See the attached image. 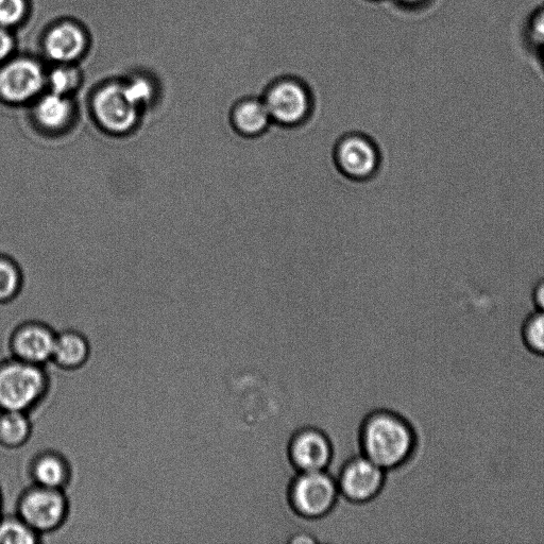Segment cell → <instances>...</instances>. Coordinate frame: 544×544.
<instances>
[{
  "label": "cell",
  "instance_id": "obj_1",
  "mask_svg": "<svg viewBox=\"0 0 544 544\" xmlns=\"http://www.w3.org/2000/svg\"><path fill=\"white\" fill-rule=\"evenodd\" d=\"M416 446L412 424L395 412H373L362 424L361 453L385 471L398 469L410 461Z\"/></svg>",
  "mask_w": 544,
  "mask_h": 544
},
{
  "label": "cell",
  "instance_id": "obj_2",
  "mask_svg": "<svg viewBox=\"0 0 544 544\" xmlns=\"http://www.w3.org/2000/svg\"><path fill=\"white\" fill-rule=\"evenodd\" d=\"M49 389V373L43 366L12 359L0 365V412L31 414Z\"/></svg>",
  "mask_w": 544,
  "mask_h": 544
},
{
  "label": "cell",
  "instance_id": "obj_3",
  "mask_svg": "<svg viewBox=\"0 0 544 544\" xmlns=\"http://www.w3.org/2000/svg\"><path fill=\"white\" fill-rule=\"evenodd\" d=\"M332 163L338 175L349 182H368L378 176L383 155L371 135L351 131L339 136L332 149Z\"/></svg>",
  "mask_w": 544,
  "mask_h": 544
},
{
  "label": "cell",
  "instance_id": "obj_4",
  "mask_svg": "<svg viewBox=\"0 0 544 544\" xmlns=\"http://www.w3.org/2000/svg\"><path fill=\"white\" fill-rule=\"evenodd\" d=\"M288 500L294 513L305 521L306 529V523L325 518L335 508L339 500L337 481L328 470L298 472L289 486Z\"/></svg>",
  "mask_w": 544,
  "mask_h": 544
},
{
  "label": "cell",
  "instance_id": "obj_5",
  "mask_svg": "<svg viewBox=\"0 0 544 544\" xmlns=\"http://www.w3.org/2000/svg\"><path fill=\"white\" fill-rule=\"evenodd\" d=\"M67 515L64 491L38 485H32L23 493L16 508V516L41 537V543L61 529Z\"/></svg>",
  "mask_w": 544,
  "mask_h": 544
},
{
  "label": "cell",
  "instance_id": "obj_6",
  "mask_svg": "<svg viewBox=\"0 0 544 544\" xmlns=\"http://www.w3.org/2000/svg\"><path fill=\"white\" fill-rule=\"evenodd\" d=\"M141 108L128 96L124 83H109L92 100L97 127L112 136H126L138 127Z\"/></svg>",
  "mask_w": 544,
  "mask_h": 544
},
{
  "label": "cell",
  "instance_id": "obj_7",
  "mask_svg": "<svg viewBox=\"0 0 544 544\" xmlns=\"http://www.w3.org/2000/svg\"><path fill=\"white\" fill-rule=\"evenodd\" d=\"M264 104L274 126L294 130L305 126L312 116V99L301 84L283 81L265 95Z\"/></svg>",
  "mask_w": 544,
  "mask_h": 544
},
{
  "label": "cell",
  "instance_id": "obj_8",
  "mask_svg": "<svg viewBox=\"0 0 544 544\" xmlns=\"http://www.w3.org/2000/svg\"><path fill=\"white\" fill-rule=\"evenodd\" d=\"M386 471L363 454L354 456L336 476L339 501L365 504L379 496Z\"/></svg>",
  "mask_w": 544,
  "mask_h": 544
},
{
  "label": "cell",
  "instance_id": "obj_9",
  "mask_svg": "<svg viewBox=\"0 0 544 544\" xmlns=\"http://www.w3.org/2000/svg\"><path fill=\"white\" fill-rule=\"evenodd\" d=\"M288 457L297 473L329 470L333 461L332 442L318 428L300 429L289 441Z\"/></svg>",
  "mask_w": 544,
  "mask_h": 544
},
{
  "label": "cell",
  "instance_id": "obj_10",
  "mask_svg": "<svg viewBox=\"0 0 544 544\" xmlns=\"http://www.w3.org/2000/svg\"><path fill=\"white\" fill-rule=\"evenodd\" d=\"M57 333L40 321H27L12 336L14 359L33 365H48L53 360Z\"/></svg>",
  "mask_w": 544,
  "mask_h": 544
},
{
  "label": "cell",
  "instance_id": "obj_11",
  "mask_svg": "<svg viewBox=\"0 0 544 544\" xmlns=\"http://www.w3.org/2000/svg\"><path fill=\"white\" fill-rule=\"evenodd\" d=\"M44 84L39 64L27 59L16 60L0 72V97L10 104H25L40 94Z\"/></svg>",
  "mask_w": 544,
  "mask_h": 544
},
{
  "label": "cell",
  "instance_id": "obj_12",
  "mask_svg": "<svg viewBox=\"0 0 544 544\" xmlns=\"http://www.w3.org/2000/svg\"><path fill=\"white\" fill-rule=\"evenodd\" d=\"M33 123L47 135H62L73 127L76 110L68 96L49 92L32 111Z\"/></svg>",
  "mask_w": 544,
  "mask_h": 544
},
{
  "label": "cell",
  "instance_id": "obj_13",
  "mask_svg": "<svg viewBox=\"0 0 544 544\" xmlns=\"http://www.w3.org/2000/svg\"><path fill=\"white\" fill-rule=\"evenodd\" d=\"M229 124L235 135L244 140L261 139L274 126L264 101L255 98L238 102L230 112Z\"/></svg>",
  "mask_w": 544,
  "mask_h": 544
},
{
  "label": "cell",
  "instance_id": "obj_14",
  "mask_svg": "<svg viewBox=\"0 0 544 544\" xmlns=\"http://www.w3.org/2000/svg\"><path fill=\"white\" fill-rule=\"evenodd\" d=\"M91 359L89 339L76 330H65L57 334L53 363L56 367L70 372H78L88 365Z\"/></svg>",
  "mask_w": 544,
  "mask_h": 544
},
{
  "label": "cell",
  "instance_id": "obj_15",
  "mask_svg": "<svg viewBox=\"0 0 544 544\" xmlns=\"http://www.w3.org/2000/svg\"><path fill=\"white\" fill-rule=\"evenodd\" d=\"M30 475L33 485L64 491L70 484L72 472L61 454L46 451L33 459Z\"/></svg>",
  "mask_w": 544,
  "mask_h": 544
},
{
  "label": "cell",
  "instance_id": "obj_16",
  "mask_svg": "<svg viewBox=\"0 0 544 544\" xmlns=\"http://www.w3.org/2000/svg\"><path fill=\"white\" fill-rule=\"evenodd\" d=\"M45 46L51 59L71 62L82 54L85 46L84 34L73 24H61L48 33Z\"/></svg>",
  "mask_w": 544,
  "mask_h": 544
},
{
  "label": "cell",
  "instance_id": "obj_17",
  "mask_svg": "<svg viewBox=\"0 0 544 544\" xmlns=\"http://www.w3.org/2000/svg\"><path fill=\"white\" fill-rule=\"evenodd\" d=\"M32 432L33 424L28 414L22 412L0 413V445L8 450L20 452L29 473L25 450Z\"/></svg>",
  "mask_w": 544,
  "mask_h": 544
},
{
  "label": "cell",
  "instance_id": "obj_18",
  "mask_svg": "<svg viewBox=\"0 0 544 544\" xmlns=\"http://www.w3.org/2000/svg\"><path fill=\"white\" fill-rule=\"evenodd\" d=\"M0 543L3 544H36L41 537L17 516L0 518Z\"/></svg>",
  "mask_w": 544,
  "mask_h": 544
},
{
  "label": "cell",
  "instance_id": "obj_19",
  "mask_svg": "<svg viewBox=\"0 0 544 544\" xmlns=\"http://www.w3.org/2000/svg\"><path fill=\"white\" fill-rule=\"evenodd\" d=\"M520 333L527 350L544 359V312L534 310L527 315Z\"/></svg>",
  "mask_w": 544,
  "mask_h": 544
},
{
  "label": "cell",
  "instance_id": "obj_20",
  "mask_svg": "<svg viewBox=\"0 0 544 544\" xmlns=\"http://www.w3.org/2000/svg\"><path fill=\"white\" fill-rule=\"evenodd\" d=\"M23 272L8 258H0V303L14 300L22 292Z\"/></svg>",
  "mask_w": 544,
  "mask_h": 544
},
{
  "label": "cell",
  "instance_id": "obj_21",
  "mask_svg": "<svg viewBox=\"0 0 544 544\" xmlns=\"http://www.w3.org/2000/svg\"><path fill=\"white\" fill-rule=\"evenodd\" d=\"M525 39L540 57L544 55V5L536 8L527 19Z\"/></svg>",
  "mask_w": 544,
  "mask_h": 544
},
{
  "label": "cell",
  "instance_id": "obj_22",
  "mask_svg": "<svg viewBox=\"0 0 544 544\" xmlns=\"http://www.w3.org/2000/svg\"><path fill=\"white\" fill-rule=\"evenodd\" d=\"M79 76L73 68H57L49 77L50 92L68 96L78 85Z\"/></svg>",
  "mask_w": 544,
  "mask_h": 544
},
{
  "label": "cell",
  "instance_id": "obj_23",
  "mask_svg": "<svg viewBox=\"0 0 544 544\" xmlns=\"http://www.w3.org/2000/svg\"><path fill=\"white\" fill-rule=\"evenodd\" d=\"M26 11L24 0H0V26L19 24Z\"/></svg>",
  "mask_w": 544,
  "mask_h": 544
},
{
  "label": "cell",
  "instance_id": "obj_24",
  "mask_svg": "<svg viewBox=\"0 0 544 544\" xmlns=\"http://www.w3.org/2000/svg\"><path fill=\"white\" fill-rule=\"evenodd\" d=\"M124 88L134 104L138 105L141 109L153 96L152 85L143 78L131 80L124 84Z\"/></svg>",
  "mask_w": 544,
  "mask_h": 544
},
{
  "label": "cell",
  "instance_id": "obj_25",
  "mask_svg": "<svg viewBox=\"0 0 544 544\" xmlns=\"http://www.w3.org/2000/svg\"><path fill=\"white\" fill-rule=\"evenodd\" d=\"M14 42L10 33L0 27V61H4L13 50Z\"/></svg>",
  "mask_w": 544,
  "mask_h": 544
},
{
  "label": "cell",
  "instance_id": "obj_26",
  "mask_svg": "<svg viewBox=\"0 0 544 544\" xmlns=\"http://www.w3.org/2000/svg\"><path fill=\"white\" fill-rule=\"evenodd\" d=\"M534 310L544 312V277L538 280L532 289Z\"/></svg>",
  "mask_w": 544,
  "mask_h": 544
},
{
  "label": "cell",
  "instance_id": "obj_27",
  "mask_svg": "<svg viewBox=\"0 0 544 544\" xmlns=\"http://www.w3.org/2000/svg\"><path fill=\"white\" fill-rule=\"evenodd\" d=\"M406 3L416 4L422 2V0H405Z\"/></svg>",
  "mask_w": 544,
  "mask_h": 544
},
{
  "label": "cell",
  "instance_id": "obj_28",
  "mask_svg": "<svg viewBox=\"0 0 544 544\" xmlns=\"http://www.w3.org/2000/svg\"><path fill=\"white\" fill-rule=\"evenodd\" d=\"M3 517V506H2V498H0V518Z\"/></svg>",
  "mask_w": 544,
  "mask_h": 544
},
{
  "label": "cell",
  "instance_id": "obj_29",
  "mask_svg": "<svg viewBox=\"0 0 544 544\" xmlns=\"http://www.w3.org/2000/svg\"><path fill=\"white\" fill-rule=\"evenodd\" d=\"M541 59H542V63H543V66H544V55L541 56Z\"/></svg>",
  "mask_w": 544,
  "mask_h": 544
}]
</instances>
